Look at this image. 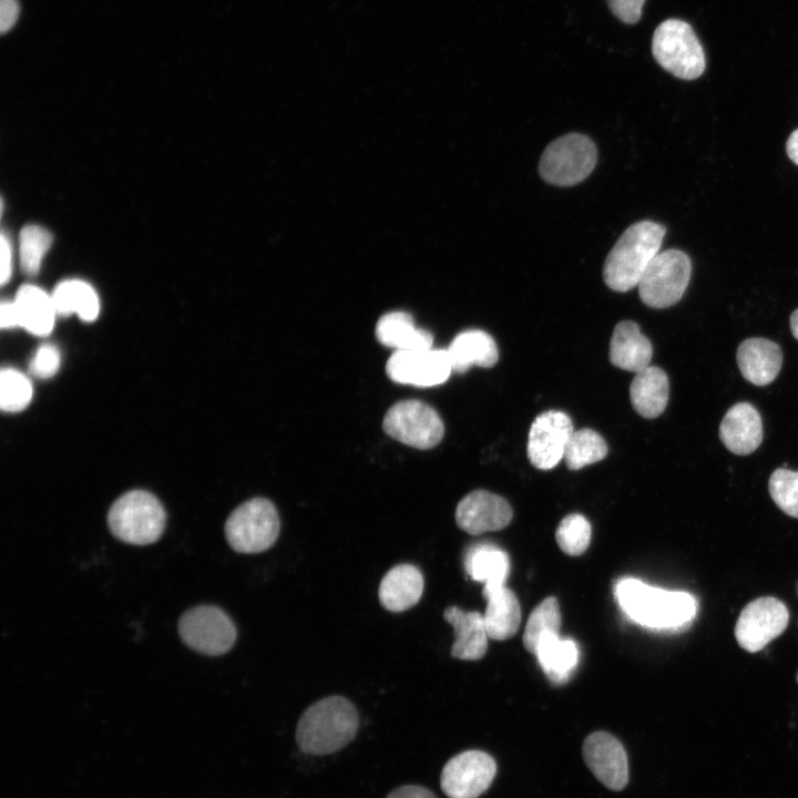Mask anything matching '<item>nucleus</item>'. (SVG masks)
I'll return each instance as SVG.
<instances>
[{
	"label": "nucleus",
	"mask_w": 798,
	"mask_h": 798,
	"mask_svg": "<svg viewBox=\"0 0 798 798\" xmlns=\"http://www.w3.org/2000/svg\"><path fill=\"white\" fill-rule=\"evenodd\" d=\"M615 597L633 622L655 631H677L687 626L697 610L693 595L654 587L633 577L615 584Z\"/></svg>",
	"instance_id": "nucleus-1"
},
{
	"label": "nucleus",
	"mask_w": 798,
	"mask_h": 798,
	"mask_svg": "<svg viewBox=\"0 0 798 798\" xmlns=\"http://www.w3.org/2000/svg\"><path fill=\"white\" fill-rule=\"evenodd\" d=\"M359 726L356 707L345 697L330 696L308 707L296 727L298 748L314 756L329 755L347 746Z\"/></svg>",
	"instance_id": "nucleus-2"
},
{
	"label": "nucleus",
	"mask_w": 798,
	"mask_h": 798,
	"mask_svg": "<svg viewBox=\"0 0 798 798\" xmlns=\"http://www.w3.org/2000/svg\"><path fill=\"white\" fill-rule=\"evenodd\" d=\"M666 228L652 221L628 226L606 256L603 279L607 287L624 293L638 285L645 269L659 253Z\"/></svg>",
	"instance_id": "nucleus-3"
},
{
	"label": "nucleus",
	"mask_w": 798,
	"mask_h": 798,
	"mask_svg": "<svg viewBox=\"0 0 798 798\" xmlns=\"http://www.w3.org/2000/svg\"><path fill=\"white\" fill-rule=\"evenodd\" d=\"M166 512L160 500L149 491L131 490L114 501L108 513L112 534L134 545L154 543L162 535Z\"/></svg>",
	"instance_id": "nucleus-4"
},
{
	"label": "nucleus",
	"mask_w": 798,
	"mask_h": 798,
	"mask_svg": "<svg viewBox=\"0 0 798 798\" xmlns=\"http://www.w3.org/2000/svg\"><path fill=\"white\" fill-rule=\"evenodd\" d=\"M652 52L663 69L683 80L700 76L706 66L699 40L692 27L683 20L668 19L656 28Z\"/></svg>",
	"instance_id": "nucleus-5"
},
{
	"label": "nucleus",
	"mask_w": 798,
	"mask_h": 798,
	"mask_svg": "<svg viewBox=\"0 0 798 798\" xmlns=\"http://www.w3.org/2000/svg\"><path fill=\"white\" fill-rule=\"evenodd\" d=\"M597 151L594 142L581 133H569L552 141L543 151L539 173L543 181L557 186H573L594 170Z\"/></svg>",
	"instance_id": "nucleus-6"
},
{
	"label": "nucleus",
	"mask_w": 798,
	"mask_h": 798,
	"mask_svg": "<svg viewBox=\"0 0 798 798\" xmlns=\"http://www.w3.org/2000/svg\"><path fill=\"white\" fill-rule=\"evenodd\" d=\"M280 522L275 505L265 498H253L238 505L225 523L229 546L245 554L268 550L277 540Z\"/></svg>",
	"instance_id": "nucleus-7"
},
{
	"label": "nucleus",
	"mask_w": 798,
	"mask_h": 798,
	"mask_svg": "<svg viewBox=\"0 0 798 798\" xmlns=\"http://www.w3.org/2000/svg\"><path fill=\"white\" fill-rule=\"evenodd\" d=\"M690 273V259L684 252L667 249L658 253L637 285L642 301L652 308L675 305L687 288Z\"/></svg>",
	"instance_id": "nucleus-8"
},
{
	"label": "nucleus",
	"mask_w": 798,
	"mask_h": 798,
	"mask_svg": "<svg viewBox=\"0 0 798 798\" xmlns=\"http://www.w3.org/2000/svg\"><path fill=\"white\" fill-rule=\"evenodd\" d=\"M382 428L391 438L422 450L437 446L444 433L439 413L417 399L401 400L391 406L383 417Z\"/></svg>",
	"instance_id": "nucleus-9"
},
{
	"label": "nucleus",
	"mask_w": 798,
	"mask_h": 798,
	"mask_svg": "<svg viewBox=\"0 0 798 798\" xmlns=\"http://www.w3.org/2000/svg\"><path fill=\"white\" fill-rule=\"evenodd\" d=\"M182 641L198 653L222 655L236 640V627L219 607L200 605L186 611L178 621Z\"/></svg>",
	"instance_id": "nucleus-10"
},
{
	"label": "nucleus",
	"mask_w": 798,
	"mask_h": 798,
	"mask_svg": "<svg viewBox=\"0 0 798 798\" xmlns=\"http://www.w3.org/2000/svg\"><path fill=\"white\" fill-rule=\"evenodd\" d=\"M788 620L789 613L782 602L771 596L759 597L741 610L735 637L743 649L756 653L786 630Z\"/></svg>",
	"instance_id": "nucleus-11"
},
{
	"label": "nucleus",
	"mask_w": 798,
	"mask_h": 798,
	"mask_svg": "<svg viewBox=\"0 0 798 798\" xmlns=\"http://www.w3.org/2000/svg\"><path fill=\"white\" fill-rule=\"evenodd\" d=\"M495 774L492 756L467 750L448 760L441 771L440 786L449 798H478L490 787Z\"/></svg>",
	"instance_id": "nucleus-12"
},
{
	"label": "nucleus",
	"mask_w": 798,
	"mask_h": 798,
	"mask_svg": "<svg viewBox=\"0 0 798 798\" xmlns=\"http://www.w3.org/2000/svg\"><path fill=\"white\" fill-rule=\"evenodd\" d=\"M452 371L447 349L399 350L386 364V372L392 381L418 387L441 385Z\"/></svg>",
	"instance_id": "nucleus-13"
},
{
	"label": "nucleus",
	"mask_w": 798,
	"mask_h": 798,
	"mask_svg": "<svg viewBox=\"0 0 798 798\" xmlns=\"http://www.w3.org/2000/svg\"><path fill=\"white\" fill-rule=\"evenodd\" d=\"M574 432L571 418L562 411L549 410L532 422L528 438V457L540 470L554 468L564 457L566 443Z\"/></svg>",
	"instance_id": "nucleus-14"
},
{
	"label": "nucleus",
	"mask_w": 798,
	"mask_h": 798,
	"mask_svg": "<svg viewBox=\"0 0 798 798\" xmlns=\"http://www.w3.org/2000/svg\"><path fill=\"white\" fill-rule=\"evenodd\" d=\"M583 758L592 774L606 788L618 791L628 782V761L624 746L606 732H595L583 744Z\"/></svg>",
	"instance_id": "nucleus-15"
},
{
	"label": "nucleus",
	"mask_w": 798,
	"mask_h": 798,
	"mask_svg": "<svg viewBox=\"0 0 798 798\" xmlns=\"http://www.w3.org/2000/svg\"><path fill=\"white\" fill-rule=\"evenodd\" d=\"M513 511L502 497L487 490H474L457 505L456 522L464 532L478 535L504 529Z\"/></svg>",
	"instance_id": "nucleus-16"
},
{
	"label": "nucleus",
	"mask_w": 798,
	"mask_h": 798,
	"mask_svg": "<svg viewBox=\"0 0 798 798\" xmlns=\"http://www.w3.org/2000/svg\"><path fill=\"white\" fill-rule=\"evenodd\" d=\"M719 438L735 454L754 452L763 440V423L757 409L748 402L730 407L720 422Z\"/></svg>",
	"instance_id": "nucleus-17"
},
{
	"label": "nucleus",
	"mask_w": 798,
	"mask_h": 798,
	"mask_svg": "<svg viewBox=\"0 0 798 798\" xmlns=\"http://www.w3.org/2000/svg\"><path fill=\"white\" fill-rule=\"evenodd\" d=\"M736 359L746 380L756 386H766L778 376L782 354L775 341L766 338H748L738 346Z\"/></svg>",
	"instance_id": "nucleus-18"
},
{
	"label": "nucleus",
	"mask_w": 798,
	"mask_h": 798,
	"mask_svg": "<svg viewBox=\"0 0 798 798\" xmlns=\"http://www.w3.org/2000/svg\"><path fill=\"white\" fill-rule=\"evenodd\" d=\"M443 617L454 631L451 655L462 661L482 658L487 653L489 638L483 615L449 606L444 610Z\"/></svg>",
	"instance_id": "nucleus-19"
},
{
	"label": "nucleus",
	"mask_w": 798,
	"mask_h": 798,
	"mask_svg": "<svg viewBox=\"0 0 798 798\" xmlns=\"http://www.w3.org/2000/svg\"><path fill=\"white\" fill-rule=\"evenodd\" d=\"M652 355V344L636 323L623 320L615 326L610 342L612 365L636 374L649 366Z\"/></svg>",
	"instance_id": "nucleus-20"
},
{
	"label": "nucleus",
	"mask_w": 798,
	"mask_h": 798,
	"mask_svg": "<svg viewBox=\"0 0 798 798\" xmlns=\"http://www.w3.org/2000/svg\"><path fill=\"white\" fill-rule=\"evenodd\" d=\"M423 592V576L411 564L390 569L379 585L380 604L390 612H402L418 603Z\"/></svg>",
	"instance_id": "nucleus-21"
},
{
	"label": "nucleus",
	"mask_w": 798,
	"mask_h": 798,
	"mask_svg": "<svg viewBox=\"0 0 798 798\" xmlns=\"http://www.w3.org/2000/svg\"><path fill=\"white\" fill-rule=\"evenodd\" d=\"M16 325L37 336L52 331L57 315L52 297L33 285H23L12 301Z\"/></svg>",
	"instance_id": "nucleus-22"
},
{
	"label": "nucleus",
	"mask_w": 798,
	"mask_h": 798,
	"mask_svg": "<svg viewBox=\"0 0 798 798\" xmlns=\"http://www.w3.org/2000/svg\"><path fill=\"white\" fill-rule=\"evenodd\" d=\"M375 335L381 345L396 351L429 349L433 344V336L428 330L418 328L412 316L406 311H391L381 316Z\"/></svg>",
	"instance_id": "nucleus-23"
},
{
	"label": "nucleus",
	"mask_w": 798,
	"mask_h": 798,
	"mask_svg": "<svg viewBox=\"0 0 798 798\" xmlns=\"http://www.w3.org/2000/svg\"><path fill=\"white\" fill-rule=\"evenodd\" d=\"M452 369L466 372L472 366L490 368L499 359L494 339L480 329H469L458 334L447 349Z\"/></svg>",
	"instance_id": "nucleus-24"
},
{
	"label": "nucleus",
	"mask_w": 798,
	"mask_h": 798,
	"mask_svg": "<svg viewBox=\"0 0 798 798\" xmlns=\"http://www.w3.org/2000/svg\"><path fill=\"white\" fill-rule=\"evenodd\" d=\"M463 562L468 575L484 584L483 595L505 586L510 561L508 554L498 546L475 544L468 549Z\"/></svg>",
	"instance_id": "nucleus-25"
},
{
	"label": "nucleus",
	"mask_w": 798,
	"mask_h": 798,
	"mask_svg": "<svg viewBox=\"0 0 798 798\" xmlns=\"http://www.w3.org/2000/svg\"><path fill=\"white\" fill-rule=\"evenodd\" d=\"M668 378L665 371L655 366L636 372L630 386V397L634 410L644 418L658 417L668 400Z\"/></svg>",
	"instance_id": "nucleus-26"
},
{
	"label": "nucleus",
	"mask_w": 798,
	"mask_h": 798,
	"mask_svg": "<svg viewBox=\"0 0 798 798\" xmlns=\"http://www.w3.org/2000/svg\"><path fill=\"white\" fill-rule=\"evenodd\" d=\"M483 596L487 600L483 618L489 638L504 641L512 637L521 624V607L515 594L502 586Z\"/></svg>",
	"instance_id": "nucleus-27"
},
{
	"label": "nucleus",
	"mask_w": 798,
	"mask_h": 798,
	"mask_svg": "<svg viewBox=\"0 0 798 798\" xmlns=\"http://www.w3.org/2000/svg\"><path fill=\"white\" fill-rule=\"evenodd\" d=\"M534 655L548 678L562 684L577 665L579 648L572 640L561 638L559 634H546L539 642Z\"/></svg>",
	"instance_id": "nucleus-28"
},
{
	"label": "nucleus",
	"mask_w": 798,
	"mask_h": 798,
	"mask_svg": "<svg viewBox=\"0 0 798 798\" xmlns=\"http://www.w3.org/2000/svg\"><path fill=\"white\" fill-rule=\"evenodd\" d=\"M57 315L76 314L84 321H93L100 313V300L85 282L70 279L60 283L51 295Z\"/></svg>",
	"instance_id": "nucleus-29"
},
{
	"label": "nucleus",
	"mask_w": 798,
	"mask_h": 798,
	"mask_svg": "<svg viewBox=\"0 0 798 798\" xmlns=\"http://www.w3.org/2000/svg\"><path fill=\"white\" fill-rule=\"evenodd\" d=\"M606 454L605 440L596 431L585 428L572 433L566 443L563 459L569 469L579 470L601 461Z\"/></svg>",
	"instance_id": "nucleus-30"
},
{
	"label": "nucleus",
	"mask_w": 798,
	"mask_h": 798,
	"mask_svg": "<svg viewBox=\"0 0 798 798\" xmlns=\"http://www.w3.org/2000/svg\"><path fill=\"white\" fill-rule=\"evenodd\" d=\"M560 626L559 602L554 596H549L535 606L528 618L522 640L525 649L535 654L541 638L546 634H559Z\"/></svg>",
	"instance_id": "nucleus-31"
},
{
	"label": "nucleus",
	"mask_w": 798,
	"mask_h": 798,
	"mask_svg": "<svg viewBox=\"0 0 798 798\" xmlns=\"http://www.w3.org/2000/svg\"><path fill=\"white\" fill-rule=\"evenodd\" d=\"M52 244V235L38 225H27L20 233V264L24 274H38Z\"/></svg>",
	"instance_id": "nucleus-32"
},
{
	"label": "nucleus",
	"mask_w": 798,
	"mask_h": 798,
	"mask_svg": "<svg viewBox=\"0 0 798 798\" xmlns=\"http://www.w3.org/2000/svg\"><path fill=\"white\" fill-rule=\"evenodd\" d=\"M32 399V385L28 377L13 368L0 374V406L3 411L18 412Z\"/></svg>",
	"instance_id": "nucleus-33"
},
{
	"label": "nucleus",
	"mask_w": 798,
	"mask_h": 798,
	"mask_svg": "<svg viewBox=\"0 0 798 798\" xmlns=\"http://www.w3.org/2000/svg\"><path fill=\"white\" fill-rule=\"evenodd\" d=\"M591 525L579 513L566 515L559 524L555 539L559 548L567 555L583 554L591 542Z\"/></svg>",
	"instance_id": "nucleus-34"
},
{
	"label": "nucleus",
	"mask_w": 798,
	"mask_h": 798,
	"mask_svg": "<svg viewBox=\"0 0 798 798\" xmlns=\"http://www.w3.org/2000/svg\"><path fill=\"white\" fill-rule=\"evenodd\" d=\"M768 489L771 499L781 511L798 518V471L776 469L770 475Z\"/></svg>",
	"instance_id": "nucleus-35"
},
{
	"label": "nucleus",
	"mask_w": 798,
	"mask_h": 798,
	"mask_svg": "<svg viewBox=\"0 0 798 798\" xmlns=\"http://www.w3.org/2000/svg\"><path fill=\"white\" fill-rule=\"evenodd\" d=\"M61 364V355L59 349L53 345H42L39 347L30 361V371L38 378H50L59 369Z\"/></svg>",
	"instance_id": "nucleus-36"
},
{
	"label": "nucleus",
	"mask_w": 798,
	"mask_h": 798,
	"mask_svg": "<svg viewBox=\"0 0 798 798\" xmlns=\"http://www.w3.org/2000/svg\"><path fill=\"white\" fill-rule=\"evenodd\" d=\"M645 0H607L612 12L625 23H635L640 20Z\"/></svg>",
	"instance_id": "nucleus-37"
},
{
	"label": "nucleus",
	"mask_w": 798,
	"mask_h": 798,
	"mask_svg": "<svg viewBox=\"0 0 798 798\" xmlns=\"http://www.w3.org/2000/svg\"><path fill=\"white\" fill-rule=\"evenodd\" d=\"M19 3L17 0H0V32L7 33L11 30L19 17Z\"/></svg>",
	"instance_id": "nucleus-38"
},
{
	"label": "nucleus",
	"mask_w": 798,
	"mask_h": 798,
	"mask_svg": "<svg viewBox=\"0 0 798 798\" xmlns=\"http://www.w3.org/2000/svg\"><path fill=\"white\" fill-rule=\"evenodd\" d=\"M386 798H437L429 789L418 785H406L393 789Z\"/></svg>",
	"instance_id": "nucleus-39"
},
{
	"label": "nucleus",
	"mask_w": 798,
	"mask_h": 798,
	"mask_svg": "<svg viewBox=\"0 0 798 798\" xmlns=\"http://www.w3.org/2000/svg\"><path fill=\"white\" fill-rule=\"evenodd\" d=\"M11 269H12V254H11V246L8 238L2 234L1 235V272H0V278L1 284L4 285L10 276H11Z\"/></svg>",
	"instance_id": "nucleus-40"
},
{
	"label": "nucleus",
	"mask_w": 798,
	"mask_h": 798,
	"mask_svg": "<svg viewBox=\"0 0 798 798\" xmlns=\"http://www.w3.org/2000/svg\"><path fill=\"white\" fill-rule=\"evenodd\" d=\"M0 326L3 329L17 327L12 301H2L1 303Z\"/></svg>",
	"instance_id": "nucleus-41"
},
{
	"label": "nucleus",
	"mask_w": 798,
	"mask_h": 798,
	"mask_svg": "<svg viewBox=\"0 0 798 798\" xmlns=\"http://www.w3.org/2000/svg\"><path fill=\"white\" fill-rule=\"evenodd\" d=\"M786 151L788 157L798 165V129L787 140Z\"/></svg>",
	"instance_id": "nucleus-42"
},
{
	"label": "nucleus",
	"mask_w": 798,
	"mask_h": 798,
	"mask_svg": "<svg viewBox=\"0 0 798 798\" xmlns=\"http://www.w3.org/2000/svg\"><path fill=\"white\" fill-rule=\"evenodd\" d=\"M790 328L794 337L798 340V308L790 316Z\"/></svg>",
	"instance_id": "nucleus-43"
},
{
	"label": "nucleus",
	"mask_w": 798,
	"mask_h": 798,
	"mask_svg": "<svg viewBox=\"0 0 798 798\" xmlns=\"http://www.w3.org/2000/svg\"><path fill=\"white\" fill-rule=\"evenodd\" d=\"M797 593H798V583H797Z\"/></svg>",
	"instance_id": "nucleus-44"
},
{
	"label": "nucleus",
	"mask_w": 798,
	"mask_h": 798,
	"mask_svg": "<svg viewBox=\"0 0 798 798\" xmlns=\"http://www.w3.org/2000/svg\"><path fill=\"white\" fill-rule=\"evenodd\" d=\"M797 682H798V674H797Z\"/></svg>",
	"instance_id": "nucleus-45"
}]
</instances>
